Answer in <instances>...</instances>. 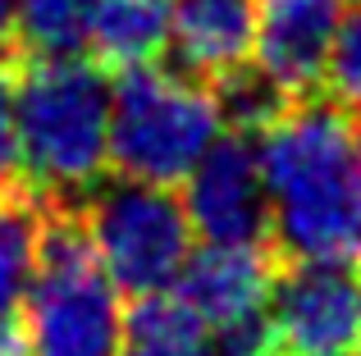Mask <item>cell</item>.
Masks as SVG:
<instances>
[{
    "mask_svg": "<svg viewBox=\"0 0 361 356\" xmlns=\"http://www.w3.org/2000/svg\"><path fill=\"white\" fill-rule=\"evenodd\" d=\"M119 356H224V352L192 320V311L174 297V288H165V293L133 302L128 338H123Z\"/></svg>",
    "mask_w": 361,
    "mask_h": 356,
    "instance_id": "12",
    "label": "cell"
},
{
    "mask_svg": "<svg viewBox=\"0 0 361 356\" xmlns=\"http://www.w3.org/2000/svg\"><path fill=\"white\" fill-rule=\"evenodd\" d=\"M0 60L18 64V0H0Z\"/></svg>",
    "mask_w": 361,
    "mask_h": 356,
    "instance_id": "16",
    "label": "cell"
},
{
    "mask_svg": "<svg viewBox=\"0 0 361 356\" xmlns=\"http://www.w3.org/2000/svg\"><path fill=\"white\" fill-rule=\"evenodd\" d=\"M224 133L215 87L183 69H119L110 106V170L142 183H183Z\"/></svg>",
    "mask_w": 361,
    "mask_h": 356,
    "instance_id": "4",
    "label": "cell"
},
{
    "mask_svg": "<svg viewBox=\"0 0 361 356\" xmlns=\"http://www.w3.org/2000/svg\"><path fill=\"white\" fill-rule=\"evenodd\" d=\"M279 256L361 260V124L325 91L302 96L256 133Z\"/></svg>",
    "mask_w": 361,
    "mask_h": 356,
    "instance_id": "1",
    "label": "cell"
},
{
    "mask_svg": "<svg viewBox=\"0 0 361 356\" xmlns=\"http://www.w3.org/2000/svg\"><path fill=\"white\" fill-rule=\"evenodd\" d=\"M357 124H361V115H357Z\"/></svg>",
    "mask_w": 361,
    "mask_h": 356,
    "instance_id": "18",
    "label": "cell"
},
{
    "mask_svg": "<svg viewBox=\"0 0 361 356\" xmlns=\"http://www.w3.org/2000/svg\"><path fill=\"white\" fill-rule=\"evenodd\" d=\"M188 220L202 242H229V247H274L270 242V192L261 174L256 133L224 128L215 146L183 178Z\"/></svg>",
    "mask_w": 361,
    "mask_h": 356,
    "instance_id": "7",
    "label": "cell"
},
{
    "mask_svg": "<svg viewBox=\"0 0 361 356\" xmlns=\"http://www.w3.org/2000/svg\"><path fill=\"white\" fill-rule=\"evenodd\" d=\"M338 27V0H261L256 64L293 101L325 91V64Z\"/></svg>",
    "mask_w": 361,
    "mask_h": 356,
    "instance_id": "8",
    "label": "cell"
},
{
    "mask_svg": "<svg viewBox=\"0 0 361 356\" xmlns=\"http://www.w3.org/2000/svg\"><path fill=\"white\" fill-rule=\"evenodd\" d=\"M101 0H18V60L82 55Z\"/></svg>",
    "mask_w": 361,
    "mask_h": 356,
    "instance_id": "13",
    "label": "cell"
},
{
    "mask_svg": "<svg viewBox=\"0 0 361 356\" xmlns=\"http://www.w3.org/2000/svg\"><path fill=\"white\" fill-rule=\"evenodd\" d=\"M343 356H361V348H353V352H343Z\"/></svg>",
    "mask_w": 361,
    "mask_h": 356,
    "instance_id": "17",
    "label": "cell"
},
{
    "mask_svg": "<svg viewBox=\"0 0 361 356\" xmlns=\"http://www.w3.org/2000/svg\"><path fill=\"white\" fill-rule=\"evenodd\" d=\"M256 32L261 0H169V55L202 82L256 60Z\"/></svg>",
    "mask_w": 361,
    "mask_h": 356,
    "instance_id": "9",
    "label": "cell"
},
{
    "mask_svg": "<svg viewBox=\"0 0 361 356\" xmlns=\"http://www.w3.org/2000/svg\"><path fill=\"white\" fill-rule=\"evenodd\" d=\"M270 356H343L361 348V274L348 260L279 256L265 302Z\"/></svg>",
    "mask_w": 361,
    "mask_h": 356,
    "instance_id": "6",
    "label": "cell"
},
{
    "mask_svg": "<svg viewBox=\"0 0 361 356\" xmlns=\"http://www.w3.org/2000/svg\"><path fill=\"white\" fill-rule=\"evenodd\" d=\"M92 247L123 297H151L174 288L192 256V220L183 196L165 183L106 174L82 201Z\"/></svg>",
    "mask_w": 361,
    "mask_h": 356,
    "instance_id": "5",
    "label": "cell"
},
{
    "mask_svg": "<svg viewBox=\"0 0 361 356\" xmlns=\"http://www.w3.org/2000/svg\"><path fill=\"white\" fill-rule=\"evenodd\" d=\"M87 51L106 69L156 64L169 51V0H101Z\"/></svg>",
    "mask_w": 361,
    "mask_h": 356,
    "instance_id": "11",
    "label": "cell"
},
{
    "mask_svg": "<svg viewBox=\"0 0 361 356\" xmlns=\"http://www.w3.org/2000/svg\"><path fill=\"white\" fill-rule=\"evenodd\" d=\"M46 210H51V201H42L27 178L0 187V320H18V311H23Z\"/></svg>",
    "mask_w": 361,
    "mask_h": 356,
    "instance_id": "10",
    "label": "cell"
},
{
    "mask_svg": "<svg viewBox=\"0 0 361 356\" xmlns=\"http://www.w3.org/2000/svg\"><path fill=\"white\" fill-rule=\"evenodd\" d=\"M325 96L361 115V0H353L348 14H338L334 46H329V64H325Z\"/></svg>",
    "mask_w": 361,
    "mask_h": 356,
    "instance_id": "14",
    "label": "cell"
},
{
    "mask_svg": "<svg viewBox=\"0 0 361 356\" xmlns=\"http://www.w3.org/2000/svg\"><path fill=\"white\" fill-rule=\"evenodd\" d=\"M23 356H119L128 338V311L115 279L92 247L82 205H51L37 242V269L27 284Z\"/></svg>",
    "mask_w": 361,
    "mask_h": 356,
    "instance_id": "3",
    "label": "cell"
},
{
    "mask_svg": "<svg viewBox=\"0 0 361 356\" xmlns=\"http://www.w3.org/2000/svg\"><path fill=\"white\" fill-rule=\"evenodd\" d=\"M23 178L18 155V64L0 60V187Z\"/></svg>",
    "mask_w": 361,
    "mask_h": 356,
    "instance_id": "15",
    "label": "cell"
},
{
    "mask_svg": "<svg viewBox=\"0 0 361 356\" xmlns=\"http://www.w3.org/2000/svg\"><path fill=\"white\" fill-rule=\"evenodd\" d=\"M115 82L101 60H18V155L23 178L51 205H82L110 174Z\"/></svg>",
    "mask_w": 361,
    "mask_h": 356,
    "instance_id": "2",
    "label": "cell"
}]
</instances>
